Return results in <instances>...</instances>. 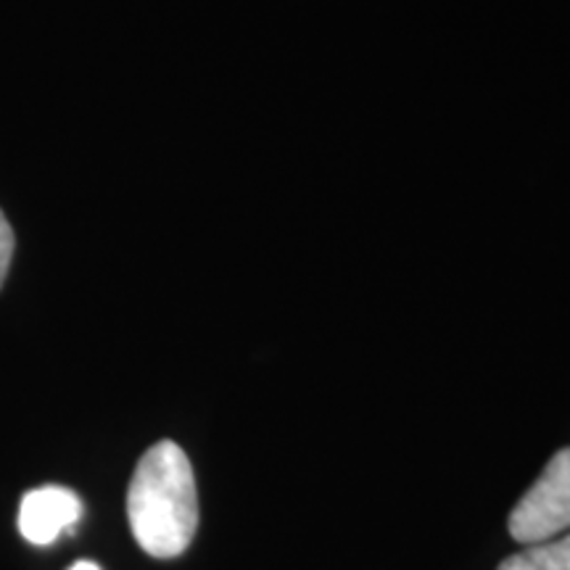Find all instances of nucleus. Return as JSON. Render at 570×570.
Masks as SVG:
<instances>
[{
  "label": "nucleus",
  "mask_w": 570,
  "mask_h": 570,
  "mask_svg": "<svg viewBox=\"0 0 570 570\" xmlns=\"http://www.w3.org/2000/svg\"><path fill=\"white\" fill-rule=\"evenodd\" d=\"M127 518L140 550L169 560L190 547L198 529V491L188 454L159 441L142 454L127 489Z\"/></svg>",
  "instance_id": "nucleus-1"
},
{
  "label": "nucleus",
  "mask_w": 570,
  "mask_h": 570,
  "mask_svg": "<svg viewBox=\"0 0 570 570\" xmlns=\"http://www.w3.org/2000/svg\"><path fill=\"white\" fill-rule=\"evenodd\" d=\"M570 529V449L554 454L544 473L510 512V537L520 544H541Z\"/></svg>",
  "instance_id": "nucleus-2"
},
{
  "label": "nucleus",
  "mask_w": 570,
  "mask_h": 570,
  "mask_svg": "<svg viewBox=\"0 0 570 570\" xmlns=\"http://www.w3.org/2000/svg\"><path fill=\"white\" fill-rule=\"evenodd\" d=\"M80 518L82 502L75 491L63 487L32 489L19 504V533L35 547H48L75 529Z\"/></svg>",
  "instance_id": "nucleus-3"
},
{
  "label": "nucleus",
  "mask_w": 570,
  "mask_h": 570,
  "mask_svg": "<svg viewBox=\"0 0 570 570\" xmlns=\"http://www.w3.org/2000/svg\"><path fill=\"white\" fill-rule=\"evenodd\" d=\"M499 570H570V533L541 544H529L499 566Z\"/></svg>",
  "instance_id": "nucleus-4"
},
{
  "label": "nucleus",
  "mask_w": 570,
  "mask_h": 570,
  "mask_svg": "<svg viewBox=\"0 0 570 570\" xmlns=\"http://www.w3.org/2000/svg\"><path fill=\"white\" fill-rule=\"evenodd\" d=\"M13 246H17V240H13V230H11L9 219H6V214L0 212V288H3L6 275H9V267L13 259Z\"/></svg>",
  "instance_id": "nucleus-5"
},
{
  "label": "nucleus",
  "mask_w": 570,
  "mask_h": 570,
  "mask_svg": "<svg viewBox=\"0 0 570 570\" xmlns=\"http://www.w3.org/2000/svg\"><path fill=\"white\" fill-rule=\"evenodd\" d=\"M69 570H101L96 566V562H88V560H80V562H75V566H71Z\"/></svg>",
  "instance_id": "nucleus-6"
}]
</instances>
